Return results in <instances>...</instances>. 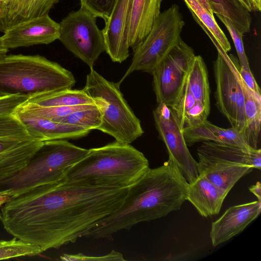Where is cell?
Segmentation results:
<instances>
[{
  "label": "cell",
  "instance_id": "23",
  "mask_svg": "<svg viewBox=\"0 0 261 261\" xmlns=\"http://www.w3.org/2000/svg\"><path fill=\"white\" fill-rule=\"evenodd\" d=\"M27 102L42 107L96 104L83 89H72L38 94L29 98Z\"/></svg>",
  "mask_w": 261,
  "mask_h": 261
},
{
  "label": "cell",
  "instance_id": "39",
  "mask_svg": "<svg viewBox=\"0 0 261 261\" xmlns=\"http://www.w3.org/2000/svg\"><path fill=\"white\" fill-rule=\"evenodd\" d=\"M201 5L211 14L214 15L207 0H197Z\"/></svg>",
  "mask_w": 261,
  "mask_h": 261
},
{
  "label": "cell",
  "instance_id": "6",
  "mask_svg": "<svg viewBox=\"0 0 261 261\" xmlns=\"http://www.w3.org/2000/svg\"><path fill=\"white\" fill-rule=\"evenodd\" d=\"M118 83L106 80L93 68L87 75L82 89L100 108L102 123L97 130L116 141L130 144L144 133L140 120L123 97Z\"/></svg>",
  "mask_w": 261,
  "mask_h": 261
},
{
  "label": "cell",
  "instance_id": "3",
  "mask_svg": "<svg viewBox=\"0 0 261 261\" xmlns=\"http://www.w3.org/2000/svg\"><path fill=\"white\" fill-rule=\"evenodd\" d=\"M149 168L142 152L130 144L115 141L89 149L83 159L66 171L63 179L89 185L129 188Z\"/></svg>",
  "mask_w": 261,
  "mask_h": 261
},
{
  "label": "cell",
  "instance_id": "37",
  "mask_svg": "<svg viewBox=\"0 0 261 261\" xmlns=\"http://www.w3.org/2000/svg\"><path fill=\"white\" fill-rule=\"evenodd\" d=\"M252 11L259 12L261 10V0H250Z\"/></svg>",
  "mask_w": 261,
  "mask_h": 261
},
{
  "label": "cell",
  "instance_id": "25",
  "mask_svg": "<svg viewBox=\"0 0 261 261\" xmlns=\"http://www.w3.org/2000/svg\"><path fill=\"white\" fill-rule=\"evenodd\" d=\"M213 13L230 19L243 34L250 30L252 17L250 11L240 0H207Z\"/></svg>",
  "mask_w": 261,
  "mask_h": 261
},
{
  "label": "cell",
  "instance_id": "24",
  "mask_svg": "<svg viewBox=\"0 0 261 261\" xmlns=\"http://www.w3.org/2000/svg\"><path fill=\"white\" fill-rule=\"evenodd\" d=\"M196 100L210 109V88L206 65L200 56L193 59L186 78Z\"/></svg>",
  "mask_w": 261,
  "mask_h": 261
},
{
  "label": "cell",
  "instance_id": "20",
  "mask_svg": "<svg viewBox=\"0 0 261 261\" xmlns=\"http://www.w3.org/2000/svg\"><path fill=\"white\" fill-rule=\"evenodd\" d=\"M60 0H1L0 20L6 29L46 14Z\"/></svg>",
  "mask_w": 261,
  "mask_h": 261
},
{
  "label": "cell",
  "instance_id": "27",
  "mask_svg": "<svg viewBox=\"0 0 261 261\" xmlns=\"http://www.w3.org/2000/svg\"><path fill=\"white\" fill-rule=\"evenodd\" d=\"M102 119L101 110L96 105L90 108L74 111L67 116L51 121L81 127L90 131L97 129L102 123Z\"/></svg>",
  "mask_w": 261,
  "mask_h": 261
},
{
  "label": "cell",
  "instance_id": "41",
  "mask_svg": "<svg viewBox=\"0 0 261 261\" xmlns=\"http://www.w3.org/2000/svg\"><path fill=\"white\" fill-rule=\"evenodd\" d=\"M1 214H0V219H1Z\"/></svg>",
  "mask_w": 261,
  "mask_h": 261
},
{
  "label": "cell",
  "instance_id": "19",
  "mask_svg": "<svg viewBox=\"0 0 261 261\" xmlns=\"http://www.w3.org/2000/svg\"><path fill=\"white\" fill-rule=\"evenodd\" d=\"M227 195L205 176L199 174L189 183L186 200H188L202 217L218 215Z\"/></svg>",
  "mask_w": 261,
  "mask_h": 261
},
{
  "label": "cell",
  "instance_id": "35",
  "mask_svg": "<svg viewBox=\"0 0 261 261\" xmlns=\"http://www.w3.org/2000/svg\"><path fill=\"white\" fill-rule=\"evenodd\" d=\"M249 190L257 197V200L261 201V185L259 181L250 187Z\"/></svg>",
  "mask_w": 261,
  "mask_h": 261
},
{
  "label": "cell",
  "instance_id": "40",
  "mask_svg": "<svg viewBox=\"0 0 261 261\" xmlns=\"http://www.w3.org/2000/svg\"><path fill=\"white\" fill-rule=\"evenodd\" d=\"M5 30H6V29L5 28L2 22L0 20V32L4 33L5 31Z\"/></svg>",
  "mask_w": 261,
  "mask_h": 261
},
{
  "label": "cell",
  "instance_id": "11",
  "mask_svg": "<svg viewBox=\"0 0 261 261\" xmlns=\"http://www.w3.org/2000/svg\"><path fill=\"white\" fill-rule=\"evenodd\" d=\"M43 142L14 113L0 117V179L27 166Z\"/></svg>",
  "mask_w": 261,
  "mask_h": 261
},
{
  "label": "cell",
  "instance_id": "18",
  "mask_svg": "<svg viewBox=\"0 0 261 261\" xmlns=\"http://www.w3.org/2000/svg\"><path fill=\"white\" fill-rule=\"evenodd\" d=\"M14 113L26 126L30 133L42 141L74 139L87 136L90 130L81 127L56 122L34 116L18 108Z\"/></svg>",
  "mask_w": 261,
  "mask_h": 261
},
{
  "label": "cell",
  "instance_id": "31",
  "mask_svg": "<svg viewBox=\"0 0 261 261\" xmlns=\"http://www.w3.org/2000/svg\"><path fill=\"white\" fill-rule=\"evenodd\" d=\"M117 0H80L81 7L97 17L106 19L110 15Z\"/></svg>",
  "mask_w": 261,
  "mask_h": 261
},
{
  "label": "cell",
  "instance_id": "38",
  "mask_svg": "<svg viewBox=\"0 0 261 261\" xmlns=\"http://www.w3.org/2000/svg\"><path fill=\"white\" fill-rule=\"evenodd\" d=\"M9 49L4 45L2 37H0V58L7 55Z\"/></svg>",
  "mask_w": 261,
  "mask_h": 261
},
{
  "label": "cell",
  "instance_id": "34",
  "mask_svg": "<svg viewBox=\"0 0 261 261\" xmlns=\"http://www.w3.org/2000/svg\"><path fill=\"white\" fill-rule=\"evenodd\" d=\"M239 72L241 79L246 86L252 91L259 95H261L260 89L256 82L251 70H247L243 67L240 65Z\"/></svg>",
  "mask_w": 261,
  "mask_h": 261
},
{
  "label": "cell",
  "instance_id": "16",
  "mask_svg": "<svg viewBox=\"0 0 261 261\" xmlns=\"http://www.w3.org/2000/svg\"><path fill=\"white\" fill-rule=\"evenodd\" d=\"M261 211V201L232 206L212 223L210 236L213 246L225 242L241 232L258 217Z\"/></svg>",
  "mask_w": 261,
  "mask_h": 261
},
{
  "label": "cell",
  "instance_id": "42",
  "mask_svg": "<svg viewBox=\"0 0 261 261\" xmlns=\"http://www.w3.org/2000/svg\"><path fill=\"white\" fill-rule=\"evenodd\" d=\"M0 1H1V0H0Z\"/></svg>",
  "mask_w": 261,
  "mask_h": 261
},
{
  "label": "cell",
  "instance_id": "7",
  "mask_svg": "<svg viewBox=\"0 0 261 261\" xmlns=\"http://www.w3.org/2000/svg\"><path fill=\"white\" fill-rule=\"evenodd\" d=\"M197 153L199 174L205 176L227 194L239 179L260 163L257 150L246 151L210 141L202 142Z\"/></svg>",
  "mask_w": 261,
  "mask_h": 261
},
{
  "label": "cell",
  "instance_id": "17",
  "mask_svg": "<svg viewBox=\"0 0 261 261\" xmlns=\"http://www.w3.org/2000/svg\"><path fill=\"white\" fill-rule=\"evenodd\" d=\"M162 1L130 0L127 39L133 51L148 35L161 13Z\"/></svg>",
  "mask_w": 261,
  "mask_h": 261
},
{
  "label": "cell",
  "instance_id": "12",
  "mask_svg": "<svg viewBox=\"0 0 261 261\" xmlns=\"http://www.w3.org/2000/svg\"><path fill=\"white\" fill-rule=\"evenodd\" d=\"M195 56L193 48L181 39L154 69L151 74L158 105L173 106Z\"/></svg>",
  "mask_w": 261,
  "mask_h": 261
},
{
  "label": "cell",
  "instance_id": "22",
  "mask_svg": "<svg viewBox=\"0 0 261 261\" xmlns=\"http://www.w3.org/2000/svg\"><path fill=\"white\" fill-rule=\"evenodd\" d=\"M241 82L245 98V127L243 136L250 147L258 149L260 132L261 95L251 90L241 77Z\"/></svg>",
  "mask_w": 261,
  "mask_h": 261
},
{
  "label": "cell",
  "instance_id": "33",
  "mask_svg": "<svg viewBox=\"0 0 261 261\" xmlns=\"http://www.w3.org/2000/svg\"><path fill=\"white\" fill-rule=\"evenodd\" d=\"M28 99L20 95L0 97V117L14 113Z\"/></svg>",
  "mask_w": 261,
  "mask_h": 261
},
{
  "label": "cell",
  "instance_id": "30",
  "mask_svg": "<svg viewBox=\"0 0 261 261\" xmlns=\"http://www.w3.org/2000/svg\"><path fill=\"white\" fill-rule=\"evenodd\" d=\"M216 14L226 27L232 39L238 56L240 65L247 70H250L243 43V34L237 29L230 19L219 14Z\"/></svg>",
  "mask_w": 261,
  "mask_h": 261
},
{
  "label": "cell",
  "instance_id": "28",
  "mask_svg": "<svg viewBox=\"0 0 261 261\" xmlns=\"http://www.w3.org/2000/svg\"><path fill=\"white\" fill-rule=\"evenodd\" d=\"M95 105L96 104L42 107L26 101L18 108L34 116L52 120L67 116L74 111L89 109Z\"/></svg>",
  "mask_w": 261,
  "mask_h": 261
},
{
  "label": "cell",
  "instance_id": "5",
  "mask_svg": "<svg viewBox=\"0 0 261 261\" xmlns=\"http://www.w3.org/2000/svg\"><path fill=\"white\" fill-rule=\"evenodd\" d=\"M88 150L65 139L43 141L27 166L0 179V192H6L12 198L37 187L59 181Z\"/></svg>",
  "mask_w": 261,
  "mask_h": 261
},
{
  "label": "cell",
  "instance_id": "8",
  "mask_svg": "<svg viewBox=\"0 0 261 261\" xmlns=\"http://www.w3.org/2000/svg\"><path fill=\"white\" fill-rule=\"evenodd\" d=\"M184 25L179 8L176 4L161 13L148 35L133 51L131 64L118 84L120 85L126 77L135 71L151 74L179 42Z\"/></svg>",
  "mask_w": 261,
  "mask_h": 261
},
{
  "label": "cell",
  "instance_id": "32",
  "mask_svg": "<svg viewBox=\"0 0 261 261\" xmlns=\"http://www.w3.org/2000/svg\"><path fill=\"white\" fill-rule=\"evenodd\" d=\"M62 260L79 261V260H94V261H124L122 254L115 250H112L109 254L102 256H87L81 253L75 254H63L60 257Z\"/></svg>",
  "mask_w": 261,
  "mask_h": 261
},
{
  "label": "cell",
  "instance_id": "4",
  "mask_svg": "<svg viewBox=\"0 0 261 261\" xmlns=\"http://www.w3.org/2000/svg\"><path fill=\"white\" fill-rule=\"evenodd\" d=\"M75 83L71 72L40 55H6L0 58V97L30 98L72 89Z\"/></svg>",
  "mask_w": 261,
  "mask_h": 261
},
{
  "label": "cell",
  "instance_id": "2",
  "mask_svg": "<svg viewBox=\"0 0 261 261\" xmlns=\"http://www.w3.org/2000/svg\"><path fill=\"white\" fill-rule=\"evenodd\" d=\"M189 183L170 160L149 169L128 188L120 206L99 221L84 237L108 239L135 225L165 217L177 211L186 200Z\"/></svg>",
  "mask_w": 261,
  "mask_h": 261
},
{
  "label": "cell",
  "instance_id": "1",
  "mask_svg": "<svg viewBox=\"0 0 261 261\" xmlns=\"http://www.w3.org/2000/svg\"><path fill=\"white\" fill-rule=\"evenodd\" d=\"M128 188L64 179L12 197L1 208L5 230L42 251L58 249L85 235L122 204Z\"/></svg>",
  "mask_w": 261,
  "mask_h": 261
},
{
  "label": "cell",
  "instance_id": "21",
  "mask_svg": "<svg viewBox=\"0 0 261 261\" xmlns=\"http://www.w3.org/2000/svg\"><path fill=\"white\" fill-rule=\"evenodd\" d=\"M181 132L189 146L197 142L210 141L236 146L246 151L254 149L248 145L243 135L233 128L220 127L207 120Z\"/></svg>",
  "mask_w": 261,
  "mask_h": 261
},
{
  "label": "cell",
  "instance_id": "26",
  "mask_svg": "<svg viewBox=\"0 0 261 261\" xmlns=\"http://www.w3.org/2000/svg\"><path fill=\"white\" fill-rule=\"evenodd\" d=\"M192 15H194L214 36L223 50L227 53L231 46L226 35L211 15L197 0H184Z\"/></svg>",
  "mask_w": 261,
  "mask_h": 261
},
{
  "label": "cell",
  "instance_id": "13",
  "mask_svg": "<svg viewBox=\"0 0 261 261\" xmlns=\"http://www.w3.org/2000/svg\"><path fill=\"white\" fill-rule=\"evenodd\" d=\"M159 138L167 149L169 159L177 167L188 183L199 175L197 162L190 153L177 118L172 109L164 103L158 104L153 112Z\"/></svg>",
  "mask_w": 261,
  "mask_h": 261
},
{
  "label": "cell",
  "instance_id": "36",
  "mask_svg": "<svg viewBox=\"0 0 261 261\" xmlns=\"http://www.w3.org/2000/svg\"><path fill=\"white\" fill-rule=\"evenodd\" d=\"M12 197L6 192H0V207L8 202Z\"/></svg>",
  "mask_w": 261,
  "mask_h": 261
},
{
  "label": "cell",
  "instance_id": "10",
  "mask_svg": "<svg viewBox=\"0 0 261 261\" xmlns=\"http://www.w3.org/2000/svg\"><path fill=\"white\" fill-rule=\"evenodd\" d=\"M97 17L81 7L59 23L58 40L90 69L105 51L104 38L96 23Z\"/></svg>",
  "mask_w": 261,
  "mask_h": 261
},
{
  "label": "cell",
  "instance_id": "14",
  "mask_svg": "<svg viewBox=\"0 0 261 261\" xmlns=\"http://www.w3.org/2000/svg\"><path fill=\"white\" fill-rule=\"evenodd\" d=\"M4 33L1 37L8 49L48 44L58 39L59 23L46 14L18 23Z\"/></svg>",
  "mask_w": 261,
  "mask_h": 261
},
{
  "label": "cell",
  "instance_id": "15",
  "mask_svg": "<svg viewBox=\"0 0 261 261\" xmlns=\"http://www.w3.org/2000/svg\"><path fill=\"white\" fill-rule=\"evenodd\" d=\"M130 0H117L101 30L105 51L114 62L122 63L129 56L127 25Z\"/></svg>",
  "mask_w": 261,
  "mask_h": 261
},
{
  "label": "cell",
  "instance_id": "29",
  "mask_svg": "<svg viewBox=\"0 0 261 261\" xmlns=\"http://www.w3.org/2000/svg\"><path fill=\"white\" fill-rule=\"evenodd\" d=\"M43 251L35 245L25 242L14 237L10 240L0 241V260L20 256H34Z\"/></svg>",
  "mask_w": 261,
  "mask_h": 261
},
{
  "label": "cell",
  "instance_id": "9",
  "mask_svg": "<svg viewBox=\"0 0 261 261\" xmlns=\"http://www.w3.org/2000/svg\"><path fill=\"white\" fill-rule=\"evenodd\" d=\"M206 34L218 50L213 62L217 107L231 127L243 135L245 127V98L239 72L240 65L233 55L228 56L223 50L211 33Z\"/></svg>",
  "mask_w": 261,
  "mask_h": 261
}]
</instances>
